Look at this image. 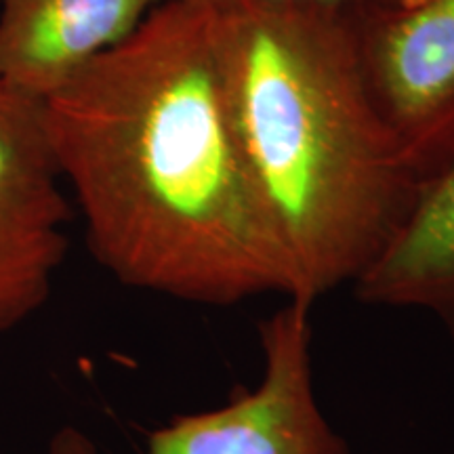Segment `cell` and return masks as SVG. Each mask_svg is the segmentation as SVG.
I'll return each mask as SVG.
<instances>
[{
	"label": "cell",
	"instance_id": "obj_7",
	"mask_svg": "<svg viewBox=\"0 0 454 454\" xmlns=\"http://www.w3.org/2000/svg\"><path fill=\"white\" fill-rule=\"evenodd\" d=\"M354 286L364 303L429 311L454 339V167L423 185Z\"/></svg>",
	"mask_w": 454,
	"mask_h": 454
},
{
	"label": "cell",
	"instance_id": "obj_5",
	"mask_svg": "<svg viewBox=\"0 0 454 454\" xmlns=\"http://www.w3.org/2000/svg\"><path fill=\"white\" fill-rule=\"evenodd\" d=\"M43 104L0 81V337L41 311L67 254L72 219Z\"/></svg>",
	"mask_w": 454,
	"mask_h": 454
},
{
	"label": "cell",
	"instance_id": "obj_6",
	"mask_svg": "<svg viewBox=\"0 0 454 454\" xmlns=\"http://www.w3.org/2000/svg\"><path fill=\"white\" fill-rule=\"evenodd\" d=\"M162 0H0V81L47 99Z\"/></svg>",
	"mask_w": 454,
	"mask_h": 454
},
{
	"label": "cell",
	"instance_id": "obj_3",
	"mask_svg": "<svg viewBox=\"0 0 454 454\" xmlns=\"http://www.w3.org/2000/svg\"><path fill=\"white\" fill-rule=\"evenodd\" d=\"M351 21L374 104L427 185L454 167V0L357 7Z\"/></svg>",
	"mask_w": 454,
	"mask_h": 454
},
{
	"label": "cell",
	"instance_id": "obj_9",
	"mask_svg": "<svg viewBox=\"0 0 454 454\" xmlns=\"http://www.w3.org/2000/svg\"><path fill=\"white\" fill-rule=\"evenodd\" d=\"M49 454H99L98 448L90 444L87 435L76 429H64L51 440ZM145 454H158L154 450H145Z\"/></svg>",
	"mask_w": 454,
	"mask_h": 454
},
{
	"label": "cell",
	"instance_id": "obj_8",
	"mask_svg": "<svg viewBox=\"0 0 454 454\" xmlns=\"http://www.w3.org/2000/svg\"><path fill=\"white\" fill-rule=\"evenodd\" d=\"M190 3L207 4V7H223L234 3H268V4H303V7L326 9H357V7H400L417 0H190Z\"/></svg>",
	"mask_w": 454,
	"mask_h": 454
},
{
	"label": "cell",
	"instance_id": "obj_4",
	"mask_svg": "<svg viewBox=\"0 0 454 454\" xmlns=\"http://www.w3.org/2000/svg\"><path fill=\"white\" fill-rule=\"evenodd\" d=\"M309 303L291 299L261 325L263 379L215 411L156 429L158 454H348L317 406Z\"/></svg>",
	"mask_w": 454,
	"mask_h": 454
},
{
	"label": "cell",
	"instance_id": "obj_1",
	"mask_svg": "<svg viewBox=\"0 0 454 454\" xmlns=\"http://www.w3.org/2000/svg\"><path fill=\"white\" fill-rule=\"evenodd\" d=\"M41 104L90 253L118 282L202 305L291 297L231 127L211 7L162 0Z\"/></svg>",
	"mask_w": 454,
	"mask_h": 454
},
{
	"label": "cell",
	"instance_id": "obj_2",
	"mask_svg": "<svg viewBox=\"0 0 454 454\" xmlns=\"http://www.w3.org/2000/svg\"><path fill=\"white\" fill-rule=\"evenodd\" d=\"M227 110L291 297L356 284L421 184L374 104L351 9L211 7Z\"/></svg>",
	"mask_w": 454,
	"mask_h": 454
}]
</instances>
